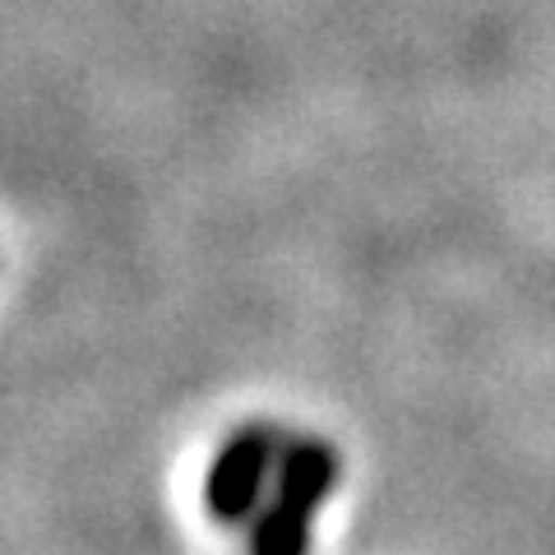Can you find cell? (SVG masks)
Returning a JSON list of instances; mask_svg holds the SVG:
<instances>
[{"instance_id": "cell-1", "label": "cell", "mask_w": 555, "mask_h": 555, "mask_svg": "<svg viewBox=\"0 0 555 555\" xmlns=\"http://www.w3.org/2000/svg\"><path fill=\"white\" fill-rule=\"evenodd\" d=\"M278 473V449L264 426H246L222 440L204 473V509L218 524H250L259 514V495L273 486Z\"/></svg>"}, {"instance_id": "cell-2", "label": "cell", "mask_w": 555, "mask_h": 555, "mask_svg": "<svg viewBox=\"0 0 555 555\" xmlns=\"http://www.w3.org/2000/svg\"><path fill=\"white\" fill-rule=\"evenodd\" d=\"M338 486V454L324 440H292L278 454L273 473V500H287L306 514H320V505L334 495Z\"/></svg>"}, {"instance_id": "cell-3", "label": "cell", "mask_w": 555, "mask_h": 555, "mask_svg": "<svg viewBox=\"0 0 555 555\" xmlns=\"http://www.w3.org/2000/svg\"><path fill=\"white\" fill-rule=\"evenodd\" d=\"M310 532L315 514L269 495V505H259L250 518V555H310Z\"/></svg>"}]
</instances>
